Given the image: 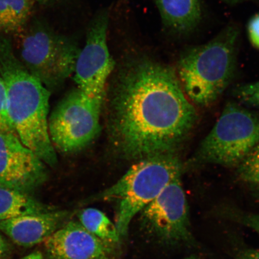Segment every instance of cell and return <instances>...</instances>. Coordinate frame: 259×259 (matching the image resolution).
<instances>
[{"label":"cell","instance_id":"1","mask_svg":"<svg viewBox=\"0 0 259 259\" xmlns=\"http://www.w3.org/2000/svg\"><path fill=\"white\" fill-rule=\"evenodd\" d=\"M109 106L112 144L129 159L174 153L197 119L176 70L144 56L122 65Z\"/></svg>","mask_w":259,"mask_h":259},{"label":"cell","instance_id":"2","mask_svg":"<svg viewBox=\"0 0 259 259\" xmlns=\"http://www.w3.org/2000/svg\"><path fill=\"white\" fill-rule=\"evenodd\" d=\"M0 77L5 83L8 111L22 144L46 164L57 163L48 129L50 91L15 56L11 40L0 36Z\"/></svg>","mask_w":259,"mask_h":259},{"label":"cell","instance_id":"3","mask_svg":"<svg viewBox=\"0 0 259 259\" xmlns=\"http://www.w3.org/2000/svg\"><path fill=\"white\" fill-rule=\"evenodd\" d=\"M238 30L229 26L206 44L188 49L178 60V79L195 104L215 102L234 77Z\"/></svg>","mask_w":259,"mask_h":259},{"label":"cell","instance_id":"4","mask_svg":"<svg viewBox=\"0 0 259 259\" xmlns=\"http://www.w3.org/2000/svg\"><path fill=\"white\" fill-rule=\"evenodd\" d=\"M181 173L182 165L174 153L145 157L95 198L117 203L115 225L121 239L127 235L134 217Z\"/></svg>","mask_w":259,"mask_h":259},{"label":"cell","instance_id":"5","mask_svg":"<svg viewBox=\"0 0 259 259\" xmlns=\"http://www.w3.org/2000/svg\"><path fill=\"white\" fill-rule=\"evenodd\" d=\"M259 144V115L230 102L197 153L203 163L237 167Z\"/></svg>","mask_w":259,"mask_h":259},{"label":"cell","instance_id":"6","mask_svg":"<svg viewBox=\"0 0 259 259\" xmlns=\"http://www.w3.org/2000/svg\"><path fill=\"white\" fill-rule=\"evenodd\" d=\"M21 38L24 66L48 89L61 86L73 73L80 49L72 38L40 21L32 24Z\"/></svg>","mask_w":259,"mask_h":259},{"label":"cell","instance_id":"7","mask_svg":"<svg viewBox=\"0 0 259 259\" xmlns=\"http://www.w3.org/2000/svg\"><path fill=\"white\" fill-rule=\"evenodd\" d=\"M101 111L78 89L68 94L48 119L49 134L55 150L72 153L89 145L100 132Z\"/></svg>","mask_w":259,"mask_h":259},{"label":"cell","instance_id":"8","mask_svg":"<svg viewBox=\"0 0 259 259\" xmlns=\"http://www.w3.org/2000/svg\"><path fill=\"white\" fill-rule=\"evenodd\" d=\"M181 177L174 178L140 212L142 225L145 231L158 242L169 246H189L195 243Z\"/></svg>","mask_w":259,"mask_h":259},{"label":"cell","instance_id":"9","mask_svg":"<svg viewBox=\"0 0 259 259\" xmlns=\"http://www.w3.org/2000/svg\"><path fill=\"white\" fill-rule=\"evenodd\" d=\"M108 25L109 14L106 11L100 12L93 19L73 72L77 89L101 109L106 83L115 66L107 42Z\"/></svg>","mask_w":259,"mask_h":259},{"label":"cell","instance_id":"10","mask_svg":"<svg viewBox=\"0 0 259 259\" xmlns=\"http://www.w3.org/2000/svg\"><path fill=\"white\" fill-rule=\"evenodd\" d=\"M47 178L46 164L17 136L0 133V187L28 194Z\"/></svg>","mask_w":259,"mask_h":259},{"label":"cell","instance_id":"11","mask_svg":"<svg viewBox=\"0 0 259 259\" xmlns=\"http://www.w3.org/2000/svg\"><path fill=\"white\" fill-rule=\"evenodd\" d=\"M44 247L50 259H111V244L102 240L80 224L65 223L45 239Z\"/></svg>","mask_w":259,"mask_h":259},{"label":"cell","instance_id":"12","mask_svg":"<svg viewBox=\"0 0 259 259\" xmlns=\"http://www.w3.org/2000/svg\"><path fill=\"white\" fill-rule=\"evenodd\" d=\"M69 213L55 210L0 221V231L15 244L30 247L42 242L63 225Z\"/></svg>","mask_w":259,"mask_h":259},{"label":"cell","instance_id":"13","mask_svg":"<svg viewBox=\"0 0 259 259\" xmlns=\"http://www.w3.org/2000/svg\"><path fill=\"white\" fill-rule=\"evenodd\" d=\"M166 27L178 34L192 31L202 19L200 0H155Z\"/></svg>","mask_w":259,"mask_h":259},{"label":"cell","instance_id":"14","mask_svg":"<svg viewBox=\"0 0 259 259\" xmlns=\"http://www.w3.org/2000/svg\"><path fill=\"white\" fill-rule=\"evenodd\" d=\"M28 194L0 187V221L53 209Z\"/></svg>","mask_w":259,"mask_h":259},{"label":"cell","instance_id":"15","mask_svg":"<svg viewBox=\"0 0 259 259\" xmlns=\"http://www.w3.org/2000/svg\"><path fill=\"white\" fill-rule=\"evenodd\" d=\"M34 0H0V32H21L31 14Z\"/></svg>","mask_w":259,"mask_h":259},{"label":"cell","instance_id":"16","mask_svg":"<svg viewBox=\"0 0 259 259\" xmlns=\"http://www.w3.org/2000/svg\"><path fill=\"white\" fill-rule=\"evenodd\" d=\"M80 224L97 238L109 243L116 244L121 240L116 226L101 210L86 208L78 214Z\"/></svg>","mask_w":259,"mask_h":259},{"label":"cell","instance_id":"17","mask_svg":"<svg viewBox=\"0 0 259 259\" xmlns=\"http://www.w3.org/2000/svg\"><path fill=\"white\" fill-rule=\"evenodd\" d=\"M237 168L240 180L259 194V144Z\"/></svg>","mask_w":259,"mask_h":259},{"label":"cell","instance_id":"18","mask_svg":"<svg viewBox=\"0 0 259 259\" xmlns=\"http://www.w3.org/2000/svg\"><path fill=\"white\" fill-rule=\"evenodd\" d=\"M233 93L243 105L259 108V80L239 85Z\"/></svg>","mask_w":259,"mask_h":259},{"label":"cell","instance_id":"19","mask_svg":"<svg viewBox=\"0 0 259 259\" xmlns=\"http://www.w3.org/2000/svg\"><path fill=\"white\" fill-rule=\"evenodd\" d=\"M7 106L6 87L0 77V133L16 135L9 118Z\"/></svg>","mask_w":259,"mask_h":259},{"label":"cell","instance_id":"20","mask_svg":"<svg viewBox=\"0 0 259 259\" xmlns=\"http://www.w3.org/2000/svg\"><path fill=\"white\" fill-rule=\"evenodd\" d=\"M248 34L252 46L259 50V14L252 16L249 21Z\"/></svg>","mask_w":259,"mask_h":259},{"label":"cell","instance_id":"21","mask_svg":"<svg viewBox=\"0 0 259 259\" xmlns=\"http://www.w3.org/2000/svg\"><path fill=\"white\" fill-rule=\"evenodd\" d=\"M236 220L256 232L259 235V214L252 213H235Z\"/></svg>","mask_w":259,"mask_h":259},{"label":"cell","instance_id":"22","mask_svg":"<svg viewBox=\"0 0 259 259\" xmlns=\"http://www.w3.org/2000/svg\"><path fill=\"white\" fill-rule=\"evenodd\" d=\"M11 251V245L4 236L0 235V259H6Z\"/></svg>","mask_w":259,"mask_h":259},{"label":"cell","instance_id":"23","mask_svg":"<svg viewBox=\"0 0 259 259\" xmlns=\"http://www.w3.org/2000/svg\"><path fill=\"white\" fill-rule=\"evenodd\" d=\"M238 259H259V249H248L242 251L239 254Z\"/></svg>","mask_w":259,"mask_h":259},{"label":"cell","instance_id":"24","mask_svg":"<svg viewBox=\"0 0 259 259\" xmlns=\"http://www.w3.org/2000/svg\"><path fill=\"white\" fill-rule=\"evenodd\" d=\"M19 259H44V257L40 251H35Z\"/></svg>","mask_w":259,"mask_h":259},{"label":"cell","instance_id":"25","mask_svg":"<svg viewBox=\"0 0 259 259\" xmlns=\"http://www.w3.org/2000/svg\"><path fill=\"white\" fill-rule=\"evenodd\" d=\"M220 1L225 2L231 4H236V3H241L245 1V0H220Z\"/></svg>","mask_w":259,"mask_h":259},{"label":"cell","instance_id":"26","mask_svg":"<svg viewBox=\"0 0 259 259\" xmlns=\"http://www.w3.org/2000/svg\"><path fill=\"white\" fill-rule=\"evenodd\" d=\"M184 259H200L198 257L196 256V255H191L190 257H188Z\"/></svg>","mask_w":259,"mask_h":259},{"label":"cell","instance_id":"27","mask_svg":"<svg viewBox=\"0 0 259 259\" xmlns=\"http://www.w3.org/2000/svg\"><path fill=\"white\" fill-rule=\"evenodd\" d=\"M34 1H36L38 3H47V2H48L49 1H50V0H34Z\"/></svg>","mask_w":259,"mask_h":259}]
</instances>
